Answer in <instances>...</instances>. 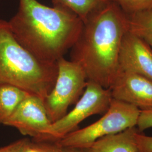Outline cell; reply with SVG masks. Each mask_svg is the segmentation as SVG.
Listing matches in <instances>:
<instances>
[{
    "label": "cell",
    "instance_id": "cell-1",
    "mask_svg": "<svg viewBox=\"0 0 152 152\" xmlns=\"http://www.w3.org/2000/svg\"><path fill=\"white\" fill-rule=\"evenodd\" d=\"M129 15L113 0L83 22L71 49V60L83 68L87 80L105 88L112 87L118 73L123 38L128 31Z\"/></svg>",
    "mask_w": 152,
    "mask_h": 152
},
{
    "label": "cell",
    "instance_id": "cell-2",
    "mask_svg": "<svg viewBox=\"0 0 152 152\" xmlns=\"http://www.w3.org/2000/svg\"><path fill=\"white\" fill-rule=\"evenodd\" d=\"M7 23L23 48L49 63H56L71 50L83 24L75 14L38 0H19L18 11Z\"/></svg>",
    "mask_w": 152,
    "mask_h": 152
},
{
    "label": "cell",
    "instance_id": "cell-3",
    "mask_svg": "<svg viewBox=\"0 0 152 152\" xmlns=\"http://www.w3.org/2000/svg\"><path fill=\"white\" fill-rule=\"evenodd\" d=\"M56 63L42 61L23 48L7 21L0 19V83L15 86L43 100L54 87Z\"/></svg>",
    "mask_w": 152,
    "mask_h": 152
},
{
    "label": "cell",
    "instance_id": "cell-4",
    "mask_svg": "<svg viewBox=\"0 0 152 152\" xmlns=\"http://www.w3.org/2000/svg\"><path fill=\"white\" fill-rule=\"evenodd\" d=\"M140 111L133 105L112 99L108 109L100 119L68 134L56 144L60 147L84 149L104 136L136 126Z\"/></svg>",
    "mask_w": 152,
    "mask_h": 152
},
{
    "label": "cell",
    "instance_id": "cell-5",
    "mask_svg": "<svg viewBox=\"0 0 152 152\" xmlns=\"http://www.w3.org/2000/svg\"><path fill=\"white\" fill-rule=\"evenodd\" d=\"M58 73L54 87L44 100L52 123L67 113L68 107L76 103L87 85V77L77 63L61 58L57 61Z\"/></svg>",
    "mask_w": 152,
    "mask_h": 152
},
{
    "label": "cell",
    "instance_id": "cell-6",
    "mask_svg": "<svg viewBox=\"0 0 152 152\" xmlns=\"http://www.w3.org/2000/svg\"><path fill=\"white\" fill-rule=\"evenodd\" d=\"M111 91L94 82L88 81L83 95L75 108L59 120L52 123L49 140H59L77 130L83 120L95 114H104L112 100Z\"/></svg>",
    "mask_w": 152,
    "mask_h": 152
},
{
    "label": "cell",
    "instance_id": "cell-7",
    "mask_svg": "<svg viewBox=\"0 0 152 152\" xmlns=\"http://www.w3.org/2000/svg\"><path fill=\"white\" fill-rule=\"evenodd\" d=\"M52 122L49 119L44 100L29 94L25 98L4 125L16 129L22 135L38 141L49 140Z\"/></svg>",
    "mask_w": 152,
    "mask_h": 152
},
{
    "label": "cell",
    "instance_id": "cell-8",
    "mask_svg": "<svg viewBox=\"0 0 152 152\" xmlns=\"http://www.w3.org/2000/svg\"><path fill=\"white\" fill-rule=\"evenodd\" d=\"M112 98L142 110L152 109V80L146 77L119 72L110 88Z\"/></svg>",
    "mask_w": 152,
    "mask_h": 152
},
{
    "label": "cell",
    "instance_id": "cell-9",
    "mask_svg": "<svg viewBox=\"0 0 152 152\" xmlns=\"http://www.w3.org/2000/svg\"><path fill=\"white\" fill-rule=\"evenodd\" d=\"M129 31L123 38L118 59V72L136 73L152 80V49Z\"/></svg>",
    "mask_w": 152,
    "mask_h": 152
},
{
    "label": "cell",
    "instance_id": "cell-10",
    "mask_svg": "<svg viewBox=\"0 0 152 152\" xmlns=\"http://www.w3.org/2000/svg\"><path fill=\"white\" fill-rule=\"evenodd\" d=\"M135 127L122 132L104 136L89 147L82 149L85 152H137Z\"/></svg>",
    "mask_w": 152,
    "mask_h": 152
},
{
    "label": "cell",
    "instance_id": "cell-11",
    "mask_svg": "<svg viewBox=\"0 0 152 152\" xmlns=\"http://www.w3.org/2000/svg\"><path fill=\"white\" fill-rule=\"evenodd\" d=\"M29 94L15 86L0 83V125H4L22 101Z\"/></svg>",
    "mask_w": 152,
    "mask_h": 152
},
{
    "label": "cell",
    "instance_id": "cell-12",
    "mask_svg": "<svg viewBox=\"0 0 152 152\" xmlns=\"http://www.w3.org/2000/svg\"><path fill=\"white\" fill-rule=\"evenodd\" d=\"M113 0H51L53 5L75 14L83 22Z\"/></svg>",
    "mask_w": 152,
    "mask_h": 152
},
{
    "label": "cell",
    "instance_id": "cell-13",
    "mask_svg": "<svg viewBox=\"0 0 152 152\" xmlns=\"http://www.w3.org/2000/svg\"><path fill=\"white\" fill-rule=\"evenodd\" d=\"M128 31L144 41L152 49V7L129 14Z\"/></svg>",
    "mask_w": 152,
    "mask_h": 152
},
{
    "label": "cell",
    "instance_id": "cell-14",
    "mask_svg": "<svg viewBox=\"0 0 152 152\" xmlns=\"http://www.w3.org/2000/svg\"><path fill=\"white\" fill-rule=\"evenodd\" d=\"M127 14L152 7V0H115Z\"/></svg>",
    "mask_w": 152,
    "mask_h": 152
},
{
    "label": "cell",
    "instance_id": "cell-15",
    "mask_svg": "<svg viewBox=\"0 0 152 152\" xmlns=\"http://www.w3.org/2000/svg\"><path fill=\"white\" fill-rule=\"evenodd\" d=\"M137 152H152V136L142 134L138 131L135 135Z\"/></svg>",
    "mask_w": 152,
    "mask_h": 152
},
{
    "label": "cell",
    "instance_id": "cell-16",
    "mask_svg": "<svg viewBox=\"0 0 152 152\" xmlns=\"http://www.w3.org/2000/svg\"><path fill=\"white\" fill-rule=\"evenodd\" d=\"M136 126L140 132L152 127V109L140 111Z\"/></svg>",
    "mask_w": 152,
    "mask_h": 152
},
{
    "label": "cell",
    "instance_id": "cell-17",
    "mask_svg": "<svg viewBox=\"0 0 152 152\" xmlns=\"http://www.w3.org/2000/svg\"><path fill=\"white\" fill-rule=\"evenodd\" d=\"M53 147V145L33 144L28 140L20 152H51Z\"/></svg>",
    "mask_w": 152,
    "mask_h": 152
},
{
    "label": "cell",
    "instance_id": "cell-18",
    "mask_svg": "<svg viewBox=\"0 0 152 152\" xmlns=\"http://www.w3.org/2000/svg\"><path fill=\"white\" fill-rule=\"evenodd\" d=\"M28 141L27 139L19 140L5 147L0 148V152H20Z\"/></svg>",
    "mask_w": 152,
    "mask_h": 152
},
{
    "label": "cell",
    "instance_id": "cell-19",
    "mask_svg": "<svg viewBox=\"0 0 152 152\" xmlns=\"http://www.w3.org/2000/svg\"><path fill=\"white\" fill-rule=\"evenodd\" d=\"M59 148H60V152H85L82 149H79V148L60 147H59Z\"/></svg>",
    "mask_w": 152,
    "mask_h": 152
},
{
    "label": "cell",
    "instance_id": "cell-20",
    "mask_svg": "<svg viewBox=\"0 0 152 152\" xmlns=\"http://www.w3.org/2000/svg\"><path fill=\"white\" fill-rule=\"evenodd\" d=\"M51 152H60V148L56 144L53 148Z\"/></svg>",
    "mask_w": 152,
    "mask_h": 152
}]
</instances>
